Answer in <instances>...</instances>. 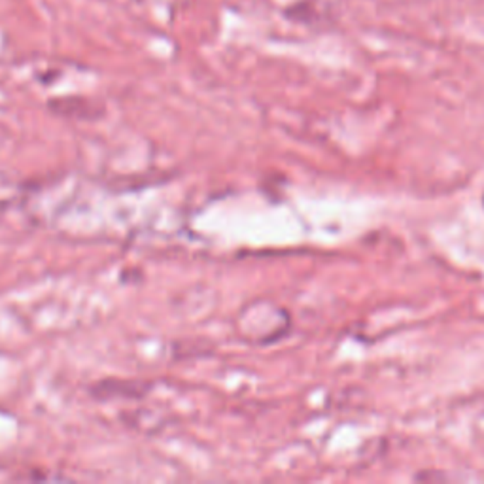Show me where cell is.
I'll return each mask as SVG.
<instances>
[{
  "label": "cell",
  "mask_w": 484,
  "mask_h": 484,
  "mask_svg": "<svg viewBox=\"0 0 484 484\" xmlns=\"http://www.w3.org/2000/svg\"><path fill=\"white\" fill-rule=\"evenodd\" d=\"M152 388V382H140V380H102L95 384L93 396L97 399H112V397H144L146 392Z\"/></svg>",
  "instance_id": "obj_1"
},
{
  "label": "cell",
  "mask_w": 484,
  "mask_h": 484,
  "mask_svg": "<svg viewBox=\"0 0 484 484\" xmlns=\"http://www.w3.org/2000/svg\"><path fill=\"white\" fill-rule=\"evenodd\" d=\"M483 202H484V201H483Z\"/></svg>",
  "instance_id": "obj_2"
}]
</instances>
